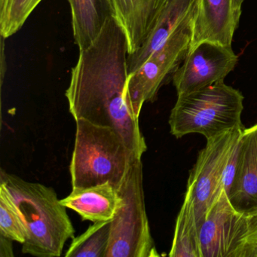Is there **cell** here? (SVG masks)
Wrapping results in <instances>:
<instances>
[{
	"mask_svg": "<svg viewBox=\"0 0 257 257\" xmlns=\"http://www.w3.org/2000/svg\"><path fill=\"white\" fill-rule=\"evenodd\" d=\"M243 129L236 128L207 140L205 147L198 154L189 174L185 195L193 204L198 227L209 207L225 189V168Z\"/></svg>",
	"mask_w": 257,
	"mask_h": 257,
	"instance_id": "obj_7",
	"label": "cell"
},
{
	"mask_svg": "<svg viewBox=\"0 0 257 257\" xmlns=\"http://www.w3.org/2000/svg\"><path fill=\"white\" fill-rule=\"evenodd\" d=\"M7 39L1 37V82L4 81V76H5L6 72H7V62H6L5 56V44L4 40Z\"/></svg>",
	"mask_w": 257,
	"mask_h": 257,
	"instance_id": "obj_22",
	"label": "cell"
},
{
	"mask_svg": "<svg viewBox=\"0 0 257 257\" xmlns=\"http://www.w3.org/2000/svg\"><path fill=\"white\" fill-rule=\"evenodd\" d=\"M118 191L122 204L111 219L105 257L159 256L146 209L141 159L132 162Z\"/></svg>",
	"mask_w": 257,
	"mask_h": 257,
	"instance_id": "obj_5",
	"label": "cell"
},
{
	"mask_svg": "<svg viewBox=\"0 0 257 257\" xmlns=\"http://www.w3.org/2000/svg\"><path fill=\"white\" fill-rule=\"evenodd\" d=\"M244 0H233V4H234V9L237 11L241 12V6Z\"/></svg>",
	"mask_w": 257,
	"mask_h": 257,
	"instance_id": "obj_23",
	"label": "cell"
},
{
	"mask_svg": "<svg viewBox=\"0 0 257 257\" xmlns=\"http://www.w3.org/2000/svg\"><path fill=\"white\" fill-rule=\"evenodd\" d=\"M43 0H0V34L9 38L20 31Z\"/></svg>",
	"mask_w": 257,
	"mask_h": 257,
	"instance_id": "obj_18",
	"label": "cell"
},
{
	"mask_svg": "<svg viewBox=\"0 0 257 257\" xmlns=\"http://www.w3.org/2000/svg\"><path fill=\"white\" fill-rule=\"evenodd\" d=\"M238 57L231 46L202 42L192 49L172 74L177 96L198 91L219 81L232 71Z\"/></svg>",
	"mask_w": 257,
	"mask_h": 257,
	"instance_id": "obj_9",
	"label": "cell"
},
{
	"mask_svg": "<svg viewBox=\"0 0 257 257\" xmlns=\"http://www.w3.org/2000/svg\"><path fill=\"white\" fill-rule=\"evenodd\" d=\"M240 14L233 0H199L189 49L202 42L231 46Z\"/></svg>",
	"mask_w": 257,
	"mask_h": 257,
	"instance_id": "obj_11",
	"label": "cell"
},
{
	"mask_svg": "<svg viewBox=\"0 0 257 257\" xmlns=\"http://www.w3.org/2000/svg\"><path fill=\"white\" fill-rule=\"evenodd\" d=\"M198 7V2L168 40L137 71L129 75L126 96L138 118L144 103L156 100L165 79L174 73L189 53Z\"/></svg>",
	"mask_w": 257,
	"mask_h": 257,
	"instance_id": "obj_6",
	"label": "cell"
},
{
	"mask_svg": "<svg viewBox=\"0 0 257 257\" xmlns=\"http://www.w3.org/2000/svg\"><path fill=\"white\" fill-rule=\"evenodd\" d=\"M0 234L21 243L26 239V228L20 212L3 184H0Z\"/></svg>",
	"mask_w": 257,
	"mask_h": 257,
	"instance_id": "obj_19",
	"label": "cell"
},
{
	"mask_svg": "<svg viewBox=\"0 0 257 257\" xmlns=\"http://www.w3.org/2000/svg\"><path fill=\"white\" fill-rule=\"evenodd\" d=\"M83 220L92 222L111 220L122 204L118 189L109 183L88 187L72 188V192L61 200Z\"/></svg>",
	"mask_w": 257,
	"mask_h": 257,
	"instance_id": "obj_14",
	"label": "cell"
},
{
	"mask_svg": "<svg viewBox=\"0 0 257 257\" xmlns=\"http://www.w3.org/2000/svg\"><path fill=\"white\" fill-rule=\"evenodd\" d=\"M171 257H202L199 231L192 201L185 196L174 229Z\"/></svg>",
	"mask_w": 257,
	"mask_h": 257,
	"instance_id": "obj_16",
	"label": "cell"
},
{
	"mask_svg": "<svg viewBox=\"0 0 257 257\" xmlns=\"http://www.w3.org/2000/svg\"><path fill=\"white\" fill-rule=\"evenodd\" d=\"M72 28L79 51L88 49L101 32L112 13L107 0H68Z\"/></svg>",
	"mask_w": 257,
	"mask_h": 257,
	"instance_id": "obj_15",
	"label": "cell"
},
{
	"mask_svg": "<svg viewBox=\"0 0 257 257\" xmlns=\"http://www.w3.org/2000/svg\"><path fill=\"white\" fill-rule=\"evenodd\" d=\"M127 56L125 34L112 16L95 41L79 51L65 95L75 120L85 118L112 127L134 154L142 159L147 143L125 93Z\"/></svg>",
	"mask_w": 257,
	"mask_h": 257,
	"instance_id": "obj_1",
	"label": "cell"
},
{
	"mask_svg": "<svg viewBox=\"0 0 257 257\" xmlns=\"http://www.w3.org/2000/svg\"><path fill=\"white\" fill-rule=\"evenodd\" d=\"M127 40L128 55L144 44L168 0H107Z\"/></svg>",
	"mask_w": 257,
	"mask_h": 257,
	"instance_id": "obj_12",
	"label": "cell"
},
{
	"mask_svg": "<svg viewBox=\"0 0 257 257\" xmlns=\"http://www.w3.org/2000/svg\"><path fill=\"white\" fill-rule=\"evenodd\" d=\"M110 231L111 220L93 222L85 232L73 237L65 256L105 257Z\"/></svg>",
	"mask_w": 257,
	"mask_h": 257,
	"instance_id": "obj_17",
	"label": "cell"
},
{
	"mask_svg": "<svg viewBox=\"0 0 257 257\" xmlns=\"http://www.w3.org/2000/svg\"><path fill=\"white\" fill-rule=\"evenodd\" d=\"M13 240L0 234V256H13Z\"/></svg>",
	"mask_w": 257,
	"mask_h": 257,
	"instance_id": "obj_20",
	"label": "cell"
},
{
	"mask_svg": "<svg viewBox=\"0 0 257 257\" xmlns=\"http://www.w3.org/2000/svg\"><path fill=\"white\" fill-rule=\"evenodd\" d=\"M0 184L11 195L26 228L22 252L37 257L61 256L66 242L74 237L75 229L55 189L4 170Z\"/></svg>",
	"mask_w": 257,
	"mask_h": 257,
	"instance_id": "obj_2",
	"label": "cell"
},
{
	"mask_svg": "<svg viewBox=\"0 0 257 257\" xmlns=\"http://www.w3.org/2000/svg\"><path fill=\"white\" fill-rule=\"evenodd\" d=\"M202 257H245L249 215L230 204L225 189L211 204L198 226Z\"/></svg>",
	"mask_w": 257,
	"mask_h": 257,
	"instance_id": "obj_8",
	"label": "cell"
},
{
	"mask_svg": "<svg viewBox=\"0 0 257 257\" xmlns=\"http://www.w3.org/2000/svg\"><path fill=\"white\" fill-rule=\"evenodd\" d=\"M177 97L169 117L176 138L200 134L208 140L243 127V96L224 81Z\"/></svg>",
	"mask_w": 257,
	"mask_h": 257,
	"instance_id": "obj_4",
	"label": "cell"
},
{
	"mask_svg": "<svg viewBox=\"0 0 257 257\" xmlns=\"http://www.w3.org/2000/svg\"><path fill=\"white\" fill-rule=\"evenodd\" d=\"M198 2V0H168L144 44L127 56L129 75L137 71L177 31Z\"/></svg>",
	"mask_w": 257,
	"mask_h": 257,
	"instance_id": "obj_13",
	"label": "cell"
},
{
	"mask_svg": "<svg viewBox=\"0 0 257 257\" xmlns=\"http://www.w3.org/2000/svg\"><path fill=\"white\" fill-rule=\"evenodd\" d=\"M76 121L74 149L70 165L72 188L109 183L119 187L137 157L118 132L85 118Z\"/></svg>",
	"mask_w": 257,
	"mask_h": 257,
	"instance_id": "obj_3",
	"label": "cell"
},
{
	"mask_svg": "<svg viewBox=\"0 0 257 257\" xmlns=\"http://www.w3.org/2000/svg\"><path fill=\"white\" fill-rule=\"evenodd\" d=\"M226 193L236 211L247 216L256 214L257 124L242 132L234 177Z\"/></svg>",
	"mask_w": 257,
	"mask_h": 257,
	"instance_id": "obj_10",
	"label": "cell"
},
{
	"mask_svg": "<svg viewBox=\"0 0 257 257\" xmlns=\"http://www.w3.org/2000/svg\"><path fill=\"white\" fill-rule=\"evenodd\" d=\"M250 237L254 257H257V213L250 215Z\"/></svg>",
	"mask_w": 257,
	"mask_h": 257,
	"instance_id": "obj_21",
	"label": "cell"
}]
</instances>
